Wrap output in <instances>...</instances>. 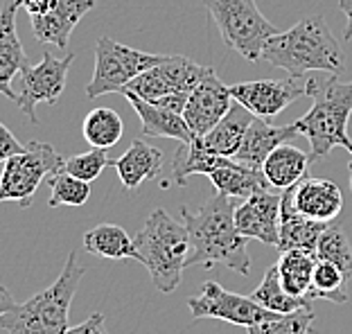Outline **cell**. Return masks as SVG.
Returning a JSON list of instances; mask_svg holds the SVG:
<instances>
[{"label": "cell", "mask_w": 352, "mask_h": 334, "mask_svg": "<svg viewBox=\"0 0 352 334\" xmlns=\"http://www.w3.org/2000/svg\"><path fill=\"white\" fill-rule=\"evenodd\" d=\"M135 242V260L147 269L154 287L163 293L176 291L190 256V233L167 210L156 208L145 219Z\"/></svg>", "instance_id": "5b68a950"}, {"label": "cell", "mask_w": 352, "mask_h": 334, "mask_svg": "<svg viewBox=\"0 0 352 334\" xmlns=\"http://www.w3.org/2000/svg\"><path fill=\"white\" fill-rule=\"evenodd\" d=\"M208 68L199 66L192 59L183 57V54H167V57L138 75L133 82L126 86L135 95H140L142 100L156 102L167 95H179V93H192L195 86L206 77Z\"/></svg>", "instance_id": "8fae6325"}, {"label": "cell", "mask_w": 352, "mask_h": 334, "mask_svg": "<svg viewBox=\"0 0 352 334\" xmlns=\"http://www.w3.org/2000/svg\"><path fill=\"white\" fill-rule=\"evenodd\" d=\"M309 161L311 154H305L302 149L292 147L289 142H285V145L276 147L267 156V161L262 165V172L271 183V188L287 190L307 177Z\"/></svg>", "instance_id": "cb8c5ba5"}, {"label": "cell", "mask_w": 352, "mask_h": 334, "mask_svg": "<svg viewBox=\"0 0 352 334\" xmlns=\"http://www.w3.org/2000/svg\"><path fill=\"white\" fill-rule=\"evenodd\" d=\"M350 190H352V163H350Z\"/></svg>", "instance_id": "f35d334b"}, {"label": "cell", "mask_w": 352, "mask_h": 334, "mask_svg": "<svg viewBox=\"0 0 352 334\" xmlns=\"http://www.w3.org/2000/svg\"><path fill=\"white\" fill-rule=\"evenodd\" d=\"M208 179H210L217 192L235 199H246L260 192V190H271V183L267 181L262 170H253V167L237 163L235 158L228 156L208 174Z\"/></svg>", "instance_id": "7402d4cb"}, {"label": "cell", "mask_w": 352, "mask_h": 334, "mask_svg": "<svg viewBox=\"0 0 352 334\" xmlns=\"http://www.w3.org/2000/svg\"><path fill=\"white\" fill-rule=\"evenodd\" d=\"M116 167L120 181L126 190L140 188L142 183L156 179L163 170V152L156 147L147 145L145 140H133L126 152L111 161Z\"/></svg>", "instance_id": "44dd1931"}, {"label": "cell", "mask_w": 352, "mask_h": 334, "mask_svg": "<svg viewBox=\"0 0 352 334\" xmlns=\"http://www.w3.org/2000/svg\"><path fill=\"white\" fill-rule=\"evenodd\" d=\"M341 12L346 14V32H343V38H352V0H339Z\"/></svg>", "instance_id": "74e56055"}, {"label": "cell", "mask_w": 352, "mask_h": 334, "mask_svg": "<svg viewBox=\"0 0 352 334\" xmlns=\"http://www.w3.org/2000/svg\"><path fill=\"white\" fill-rule=\"evenodd\" d=\"M296 210L318 221H332L343 208V194L334 181L305 177L292 186Z\"/></svg>", "instance_id": "ac0fdd59"}, {"label": "cell", "mask_w": 352, "mask_h": 334, "mask_svg": "<svg viewBox=\"0 0 352 334\" xmlns=\"http://www.w3.org/2000/svg\"><path fill=\"white\" fill-rule=\"evenodd\" d=\"M167 54H149L122 45L109 36H100L95 43V73L86 86V95L91 100L109 93H120L126 89L138 75L151 66L161 63Z\"/></svg>", "instance_id": "ba28073f"}, {"label": "cell", "mask_w": 352, "mask_h": 334, "mask_svg": "<svg viewBox=\"0 0 352 334\" xmlns=\"http://www.w3.org/2000/svg\"><path fill=\"white\" fill-rule=\"evenodd\" d=\"M233 102L235 100L230 95V86L223 84L212 68H208L206 77L195 86L186 109H183V118H186L192 136L204 138L228 113Z\"/></svg>", "instance_id": "5bb4252c"}, {"label": "cell", "mask_w": 352, "mask_h": 334, "mask_svg": "<svg viewBox=\"0 0 352 334\" xmlns=\"http://www.w3.org/2000/svg\"><path fill=\"white\" fill-rule=\"evenodd\" d=\"M230 50L246 61L262 59V47L278 34L276 25L260 12L255 0H204Z\"/></svg>", "instance_id": "8992f818"}, {"label": "cell", "mask_w": 352, "mask_h": 334, "mask_svg": "<svg viewBox=\"0 0 352 334\" xmlns=\"http://www.w3.org/2000/svg\"><path fill=\"white\" fill-rule=\"evenodd\" d=\"M251 298L255 303H260L264 309H271V312H276V314H292V312H298V309L311 307L309 298L292 296L289 291H285V287L280 285V276H278L276 265L264 271L262 282L251 291Z\"/></svg>", "instance_id": "83f0119b"}, {"label": "cell", "mask_w": 352, "mask_h": 334, "mask_svg": "<svg viewBox=\"0 0 352 334\" xmlns=\"http://www.w3.org/2000/svg\"><path fill=\"white\" fill-rule=\"evenodd\" d=\"M237 199L217 192L199 208L190 212L186 205L181 208L183 224L190 233V256L186 267L201 265L210 269L223 265L239 276H249V237H244L235 226Z\"/></svg>", "instance_id": "6da1fadb"}, {"label": "cell", "mask_w": 352, "mask_h": 334, "mask_svg": "<svg viewBox=\"0 0 352 334\" xmlns=\"http://www.w3.org/2000/svg\"><path fill=\"white\" fill-rule=\"evenodd\" d=\"M226 156L212 154L204 147L201 138H192L190 142H181L172 161V177L176 186H188V177L192 174H210Z\"/></svg>", "instance_id": "484cf974"}, {"label": "cell", "mask_w": 352, "mask_h": 334, "mask_svg": "<svg viewBox=\"0 0 352 334\" xmlns=\"http://www.w3.org/2000/svg\"><path fill=\"white\" fill-rule=\"evenodd\" d=\"M16 12H19L16 0H7L3 10H0V95H5V98L14 102V77L21 75V70L30 66L25 47H23L19 32H16Z\"/></svg>", "instance_id": "e0dca14e"}, {"label": "cell", "mask_w": 352, "mask_h": 334, "mask_svg": "<svg viewBox=\"0 0 352 334\" xmlns=\"http://www.w3.org/2000/svg\"><path fill=\"white\" fill-rule=\"evenodd\" d=\"M188 309L195 319H219L233 325H244V328L276 314L255 303L251 296H239V293L223 289L214 280L204 282L201 293L188 298Z\"/></svg>", "instance_id": "7c38bea8"}, {"label": "cell", "mask_w": 352, "mask_h": 334, "mask_svg": "<svg viewBox=\"0 0 352 334\" xmlns=\"http://www.w3.org/2000/svg\"><path fill=\"white\" fill-rule=\"evenodd\" d=\"M47 186H50V208H59V205H84L91 199V183L82 181L68 174L66 170L54 172L47 177Z\"/></svg>", "instance_id": "1f68e13d"}, {"label": "cell", "mask_w": 352, "mask_h": 334, "mask_svg": "<svg viewBox=\"0 0 352 334\" xmlns=\"http://www.w3.org/2000/svg\"><path fill=\"white\" fill-rule=\"evenodd\" d=\"M311 323H314V312L311 307L298 309L292 314H274L260 323L249 325V334H309Z\"/></svg>", "instance_id": "d6a6232c"}, {"label": "cell", "mask_w": 352, "mask_h": 334, "mask_svg": "<svg viewBox=\"0 0 352 334\" xmlns=\"http://www.w3.org/2000/svg\"><path fill=\"white\" fill-rule=\"evenodd\" d=\"M253 118L255 115L249 109L242 107L239 102H233V107H230L228 113L201 138L204 147L212 154L233 158L237 154L239 145H242L246 129H249V124L253 122Z\"/></svg>", "instance_id": "603a6c76"}, {"label": "cell", "mask_w": 352, "mask_h": 334, "mask_svg": "<svg viewBox=\"0 0 352 334\" xmlns=\"http://www.w3.org/2000/svg\"><path fill=\"white\" fill-rule=\"evenodd\" d=\"M314 256H316V260H325V262L337 265L341 271L346 274L348 280L352 278V246H350L348 235L341 224H334V221L327 224L321 240H318Z\"/></svg>", "instance_id": "4dcf8cb0"}, {"label": "cell", "mask_w": 352, "mask_h": 334, "mask_svg": "<svg viewBox=\"0 0 352 334\" xmlns=\"http://www.w3.org/2000/svg\"><path fill=\"white\" fill-rule=\"evenodd\" d=\"M84 249L104 260H135V242L118 224H100L84 235Z\"/></svg>", "instance_id": "d4e9b609"}, {"label": "cell", "mask_w": 352, "mask_h": 334, "mask_svg": "<svg viewBox=\"0 0 352 334\" xmlns=\"http://www.w3.org/2000/svg\"><path fill=\"white\" fill-rule=\"evenodd\" d=\"M28 12L34 38L63 50L77 23L95 7V0H16Z\"/></svg>", "instance_id": "9c48e42d"}, {"label": "cell", "mask_w": 352, "mask_h": 334, "mask_svg": "<svg viewBox=\"0 0 352 334\" xmlns=\"http://www.w3.org/2000/svg\"><path fill=\"white\" fill-rule=\"evenodd\" d=\"M82 133L91 147L107 149L109 152V149L116 147L120 138H122L124 122H122V118L118 115V111L100 107V109L88 111V115L84 118V124H82Z\"/></svg>", "instance_id": "f1b7e54d"}, {"label": "cell", "mask_w": 352, "mask_h": 334, "mask_svg": "<svg viewBox=\"0 0 352 334\" xmlns=\"http://www.w3.org/2000/svg\"><path fill=\"white\" fill-rule=\"evenodd\" d=\"M262 59L283 68L289 77L305 73L339 75L346 68V52L334 38L323 14H309L287 32H278L262 47Z\"/></svg>", "instance_id": "7a4b0ae2"}, {"label": "cell", "mask_w": 352, "mask_h": 334, "mask_svg": "<svg viewBox=\"0 0 352 334\" xmlns=\"http://www.w3.org/2000/svg\"><path fill=\"white\" fill-rule=\"evenodd\" d=\"M86 267L77 262L75 251L68 253L63 271L50 287L34 293L23 305H16L0 316V332L5 334H66L68 312L79 289Z\"/></svg>", "instance_id": "277c9868"}, {"label": "cell", "mask_w": 352, "mask_h": 334, "mask_svg": "<svg viewBox=\"0 0 352 334\" xmlns=\"http://www.w3.org/2000/svg\"><path fill=\"white\" fill-rule=\"evenodd\" d=\"M280 199L271 190H260L251 197L242 199L235 208V226L244 237L258 240L262 244H278L280 230Z\"/></svg>", "instance_id": "9a60e30c"}, {"label": "cell", "mask_w": 352, "mask_h": 334, "mask_svg": "<svg viewBox=\"0 0 352 334\" xmlns=\"http://www.w3.org/2000/svg\"><path fill=\"white\" fill-rule=\"evenodd\" d=\"M348 278L341 271L337 265L325 260H316L314 276H311V285L307 291V298H323L332 300V303H348Z\"/></svg>", "instance_id": "f546056e"}, {"label": "cell", "mask_w": 352, "mask_h": 334, "mask_svg": "<svg viewBox=\"0 0 352 334\" xmlns=\"http://www.w3.org/2000/svg\"><path fill=\"white\" fill-rule=\"evenodd\" d=\"M109 165H111V158L107 154V149L93 147L91 152H86V154H77V156L66 158L63 170H66L68 174H73V177H77V179L93 183L104 172V167H109Z\"/></svg>", "instance_id": "836d02e7"}, {"label": "cell", "mask_w": 352, "mask_h": 334, "mask_svg": "<svg viewBox=\"0 0 352 334\" xmlns=\"http://www.w3.org/2000/svg\"><path fill=\"white\" fill-rule=\"evenodd\" d=\"M63 158L50 142L32 140L21 154L7 158L0 174V203L16 201L23 208H30L32 197L47 177L63 170Z\"/></svg>", "instance_id": "52a82bcc"}, {"label": "cell", "mask_w": 352, "mask_h": 334, "mask_svg": "<svg viewBox=\"0 0 352 334\" xmlns=\"http://www.w3.org/2000/svg\"><path fill=\"white\" fill-rule=\"evenodd\" d=\"M296 136H298V131H296L294 122L276 126V124H269L264 118H253V122L249 124V129H246L242 145H239L237 154L233 158L237 163L253 167V170H262L267 156L274 152L276 147L294 140Z\"/></svg>", "instance_id": "d6986e66"}, {"label": "cell", "mask_w": 352, "mask_h": 334, "mask_svg": "<svg viewBox=\"0 0 352 334\" xmlns=\"http://www.w3.org/2000/svg\"><path fill=\"white\" fill-rule=\"evenodd\" d=\"M233 100L246 107L255 118H274L294 104L296 100L307 95V82L300 77L289 79H255V82H239L230 86Z\"/></svg>", "instance_id": "4fadbf2b"}, {"label": "cell", "mask_w": 352, "mask_h": 334, "mask_svg": "<svg viewBox=\"0 0 352 334\" xmlns=\"http://www.w3.org/2000/svg\"><path fill=\"white\" fill-rule=\"evenodd\" d=\"M73 61L75 54H66V57L59 59L52 52H45L36 66H28L25 70H21L16 104L30 122H38V115L34 113L38 102L57 104L63 89H66L68 68L73 66Z\"/></svg>", "instance_id": "30bf717a"}, {"label": "cell", "mask_w": 352, "mask_h": 334, "mask_svg": "<svg viewBox=\"0 0 352 334\" xmlns=\"http://www.w3.org/2000/svg\"><path fill=\"white\" fill-rule=\"evenodd\" d=\"M327 224H330V221L311 219L307 214L296 210L292 188H287L283 190V199H280V230H278L276 249L280 253L292 251V249L316 253L318 240H321Z\"/></svg>", "instance_id": "2e32d148"}, {"label": "cell", "mask_w": 352, "mask_h": 334, "mask_svg": "<svg viewBox=\"0 0 352 334\" xmlns=\"http://www.w3.org/2000/svg\"><path fill=\"white\" fill-rule=\"evenodd\" d=\"M23 149H25V145H21V140L0 122V163H5L7 158H12L16 154H21Z\"/></svg>", "instance_id": "e575fe53"}, {"label": "cell", "mask_w": 352, "mask_h": 334, "mask_svg": "<svg viewBox=\"0 0 352 334\" xmlns=\"http://www.w3.org/2000/svg\"><path fill=\"white\" fill-rule=\"evenodd\" d=\"M307 98H311V109L294 126L309 140L311 158H325L334 147H343L352 154L348 136L352 82H341L337 75L311 77L307 82Z\"/></svg>", "instance_id": "3957f363"}, {"label": "cell", "mask_w": 352, "mask_h": 334, "mask_svg": "<svg viewBox=\"0 0 352 334\" xmlns=\"http://www.w3.org/2000/svg\"><path fill=\"white\" fill-rule=\"evenodd\" d=\"M120 93L124 95L126 102H129L135 113H138L142 131H145L147 136H151V138H174L179 142H190L192 138H195L188 122H186V118H183L181 113H174V111H167L163 107L151 104V102L142 100L140 95H135L129 89H122Z\"/></svg>", "instance_id": "ffe728a7"}, {"label": "cell", "mask_w": 352, "mask_h": 334, "mask_svg": "<svg viewBox=\"0 0 352 334\" xmlns=\"http://www.w3.org/2000/svg\"><path fill=\"white\" fill-rule=\"evenodd\" d=\"M276 267H278L280 285L285 287V291H289L292 296H305L307 298L311 276H314V267H316L314 253L300 251V249L283 251Z\"/></svg>", "instance_id": "4316f807"}, {"label": "cell", "mask_w": 352, "mask_h": 334, "mask_svg": "<svg viewBox=\"0 0 352 334\" xmlns=\"http://www.w3.org/2000/svg\"><path fill=\"white\" fill-rule=\"evenodd\" d=\"M66 334H109L107 323H104V314H93L91 319H86L79 325H70Z\"/></svg>", "instance_id": "d590c367"}, {"label": "cell", "mask_w": 352, "mask_h": 334, "mask_svg": "<svg viewBox=\"0 0 352 334\" xmlns=\"http://www.w3.org/2000/svg\"><path fill=\"white\" fill-rule=\"evenodd\" d=\"M16 305H19V303L14 300V296L10 293V289H7L3 282H0V316L7 314V312H10V309H14Z\"/></svg>", "instance_id": "8d00e7d4"}]
</instances>
